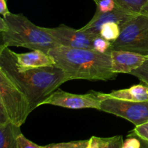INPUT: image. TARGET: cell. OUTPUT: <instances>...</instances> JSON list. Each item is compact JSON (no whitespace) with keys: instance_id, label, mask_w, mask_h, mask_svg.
I'll return each instance as SVG.
<instances>
[{"instance_id":"28","label":"cell","mask_w":148,"mask_h":148,"mask_svg":"<svg viewBox=\"0 0 148 148\" xmlns=\"http://www.w3.org/2000/svg\"><path fill=\"white\" fill-rule=\"evenodd\" d=\"M142 12H144V13H145V14H148V1L146 3V4L144 6V7H143Z\"/></svg>"},{"instance_id":"26","label":"cell","mask_w":148,"mask_h":148,"mask_svg":"<svg viewBox=\"0 0 148 148\" xmlns=\"http://www.w3.org/2000/svg\"><path fill=\"white\" fill-rule=\"evenodd\" d=\"M8 7H7V0H0V14L1 17H4L6 14L10 13Z\"/></svg>"},{"instance_id":"21","label":"cell","mask_w":148,"mask_h":148,"mask_svg":"<svg viewBox=\"0 0 148 148\" xmlns=\"http://www.w3.org/2000/svg\"><path fill=\"white\" fill-rule=\"evenodd\" d=\"M141 143L140 140L135 134L130 132L127 137V140H125L123 143L121 148H140Z\"/></svg>"},{"instance_id":"4","label":"cell","mask_w":148,"mask_h":148,"mask_svg":"<svg viewBox=\"0 0 148 148\" xmlns=\"http://www.w3.org/2000/svg\"><path fill=\"white\" fill-rule=\"evenodd\" d=\"M111 51H127L148 57V14H137L124 23Z\"/></svg>"},{"instance_id":"15","label":"cell","mask_w":148,"mask_h":148,"mask_svg":"<svg viewBox=\"0 0 148 148\" xmlns=\"http://www.w3.org/2000/svg\"><path fill=\"white\" fill-rule=\"evenodd\" d=\"M120 8L134 14H140L148 0H114Z\"/></svg>"},{"instance_id":"1","label":"cell","mask_w":148,"mask_h":148,"mask_svg":"<svg viewBox=\"0 0 148 148\" xmlns=\"http://www.w3.org/2000/svg\"><path fill=\"white\" fill-rule=\"evenodd\" d=\"M0 70L27 95L32 111L43 105L61 85L69 81L65 72L56 64L20 70L14 52L8 47L0 48Z\"/></svg>"},{"instance_id":"27","label":"cell","mask_w":148,"mask_h":148,"mask_svg":"<svg viewBox=\"0 0 148 148\" xmlns=\"http://www.w3.org/2000/svg\"><path fill=\"white\" fill-rule=\"evenodd\" d=\"M139 138H140V137H139ZM140 143H141L140 148H148V141H147V140H143V139L141 138H140Z\"/></svg>"},{"instance_id":"22","label":"cell","mask_w":148,"mask_h":148,"mask_svg":"<svg viewBox=\"0 0 148 148\" xmlns=\"http://www.w3.org/2000/svg\"><path fill=\"white\" fill-rule=\"evenodd\" d=\"M17 147L18 148H45V146H40L26 138L23 133L17 137Z\"/></svg>"},{"instance_id":"8","label":"cell","mask_w":148,"mask_h":148,"mask_svg":"<svg viewBox=\"0 0 148 148\" xmlns=\"http://www.w3.org/2000/svg\"><path fill=\"white\" fill-rule=\"evenodd\" d=\"M43 29L53 38L59 46L66 47L92 49V40L96 36L64 24L56 27H43Z\"/></svg>"},{"instance_id":"17","label":"cell","mask_w":148,"mask_h":148,"mask_svg":"<svg viewBox=\"0 0 148 148\" xmlns=\"http://www.w3.org/2000/svg\"><path fill=\"white\" fill-rule=\"evenodd\" d=\"M89 143L90 140H77L69 143H53L46 145L45 148H88Z\"/></svg>"},{"instance_id":"10","label":"cell","mask_w":148,"mask_h":148,"mask_svg":"<svg viewBox=\"0 0 148 148\" xmlns=\"http://www.w3.org/2000/svg\"><path fill=\"white\" fill-rule=\"evenodd\" d=\"M111 70L116 74H131L148 59L146 56L127 51H111Z\"/></svg>"},{"instance_id":"13","label":"cell","mask_w":148,"mask_h":148,"mask_svg":"<svg viewBox=\"0 0 148 148\" xmlns=\"http://www.w3.org/2000/svg\"><path fill=\"white\" fill-rule=\"evenodd\" d=\"M21 133L20 127L11 121L0 126V148H18L17 137Z\"/></svg>"},{"instance_id":"3","label":"cell","mask_w":148,"mask_h":148,"mask_svg":"<svg viewBox=\"0 0 148 148\" xmlns=\"http://www.w3.org/2000/svg\"><path fill=\"white\" fill-rule=\"evenodd\" d=\"M0 48L17 46L49 53L59 43L23 14L10 12L0 18Z\"/></svg>"},{"instance_id":"20","label":"cell","mask_w":148,"mask_h":148,"mask_svg":"<svg viewBox=\"0 0 148 148\" xmlns=\"http://www.w3.org/2000/svg\"><path fill=\"white\" fill-rule=\"evenodd\" d=\"M111 137H92L88 148H108Z\"/></svg>"},{"instance_id":"12","label":"cell","mask_w":148,"mask_h":148,"mask_svg":"<svg viewBox=\"0 0 148 148\" xmlns=\"http://www.w3.org/2000/svg\"><path fill=\"white\" fill-rule=\"evenodd\" d=\"M132 86L130 88L114 90L110 93L100 92L102 100L106 98H114L130 101H148V85L144 83Z\"/></svg>"},{"instance_id":"7","label":"cell","mask_w":148,"mask_h":148,"mask_svg":"<svg viewBox=\"0 0 148 148\" xmlns=\"http://www.w3.org/2000/svg\"><path fill=\"white\" fill-rule=\"evenodd\" d=\"M102 101L100 92L91 91L86 94H73L57 89L43 102V105L49 104L69 109L94 108L100 110Z\"/></svg>"},{"instance_id":"18","label":"cell","mask_w":148,"mask_h":148,"mask_svg":"<svg viewBox=\"0 0 148 148\" xmlns=\"http://www.w3.org/2000/svg\"><path fill=\"white\" fill-rule=\"evenodd\" d=\"M96 4V14L111 11L116 8H120L114 0H93Z\"/></svg>"},{"instance_id":"5","label":"cell","mask_w":148,"mask_h":148,"mask_svg":"<svg viewBox=\"0 0 148 148\" xmlns=\"http://www.w3.org/2000/svg\"><path fill=\"white\" fill-rule=\"evenodd\" d=\"M0 104L7 111L10 121L21 127L32 112L27 95L0 70Z\"/></svg>"},{"instance_id":"11","label":"cell","mask_w":148,"mask_h":148,"mask_svg":"<svg viewBox=\"0 0 148 148\" xmlns=\"http://www.w3.org/2000/svg\"><path fill=\"white\" fill-rule=\"evenodd\" d=\"M17 67L20 70L32 68L43 67L56 64L54 59L49 53L40 50H33L30 52L17 53L14 52Z\"/></svg>"},{"instance_id":"24","label":"cell","mask_w":148,"mask_h":148,"mask_svg":"<svg viewBox=\"0 0 148 148\" xmlns=\"http://www.w3.org/2000/svg\"><path fill=\"white\" fill-rule=\"evenodd\" d=\"M123 143H124V140H123L122 136L112 137H111L108 148H121Z\"/></svg>"},{"instance_id":"16","label":"cell","mask_w":148,"mask_h":148,"mask_svg":"<svg viewBox=\"0 0 148 148\" xmlns=\"http://www.w3.org/2000/svg\"><path fill=\"white\" fill-rule=\"evenodd\" d=\"M92 49L101 53H111L112 43L101 36H96L92 40Z\"/></svg>"},{"instance_id":"25","label":"cell","mask_w":148,"mask_h":148,"mask_svg":"<svg viewBox=\"0 0 148 148\" xmlns=\"http://www.w3.org/2000/svg\"><path fill=\"white\" fill-rule=\"evenodd\" d=\"M9 122H10V116L4 107L0 104V126L4 125Z\"/></svg>"},{"instance_id":"23","label":"cell","mask_w":148,"mask_h":148,"mask_svg":"<svg viewBox=\"0 0 148 148\" xmlns=\"http://www.w3.org/2000/svg\"><path fill=\"white\" fill-rule=\"evenodd\" d=\"M131 133L135 134L136 136L143 140L148 141V121L142 125L135 127V128L131 132Z\"/></svg>"},{"instance_id":"6","label":"cell","mask_w":148,"mask_h":148,"mask_svg":"<svg viewBox=\"0 0 148 148\" xmlns=\"http://www.w3.org/2000/svg\"><path fill=\"white\" fill-rule=\"evenodd\" d=\"M100 111L125 119L135 127L148 121V101H130L106 98L101 101Z\"/></svg>"},{"instance_id":"19","label":"cell","mask_w":148,"mask_h":148,"mask_svg":"<svg viewBox=\"0 0 148 148\" xmlns=\"http://www.w3.org/2000/svg\"><path fill=\"white\" fill-rule=\"evenodd\" d=\"M130 75L137 77L142 82L148 85V59L140 67L133 71Z\"/></svg>"},{"instance_id":"9","label":"cell","mask_w":148,"mask_h":148,"mask_svg":"<svg viewBox=\"0 0 148 148\" xmlns=\"http://www.w3.org/2000/svg\"><path fill=\"white\" fill-rule=\"evenodd\" d=\"M135 14H137L127 12L121 8H116L111 11L101 13V14L95 13L92 20L88 24L79 29L90 34L98 36L100 35L101 27L105 23L114 22L118 23L121 27L124 23L134 17Z\"/></svg>"},{"instance_id":"2","label":"cell","mask_w":148,"mask_h":148,"mask_svg":"<svg viewBox=\"0 0 148 148\" xmlns=\"http://www.w3.org/2000/svg\"><path fill=\"white\" fill-rule=\"evenodd\" d=\"M111 53H101L94 49L59 46L49 53L54 59L69 80H112L117 75L111 70Z\"/></svg>"},{"instance_id":"14","label":"cell","mask_w":148,"mask_h":148,"mask_svg":"<svg viewBox=\"0 0 148 148\" xmlns=\"http://www.w3.org/2000/svg\"><path fill=\"white\" fill-rule=\"evenodd\" d=\"M121 27L119 25L114 22L105 23L102 26L100 31V36L111 43H114L119 37Z\"/></svg>"}]
</instances>
